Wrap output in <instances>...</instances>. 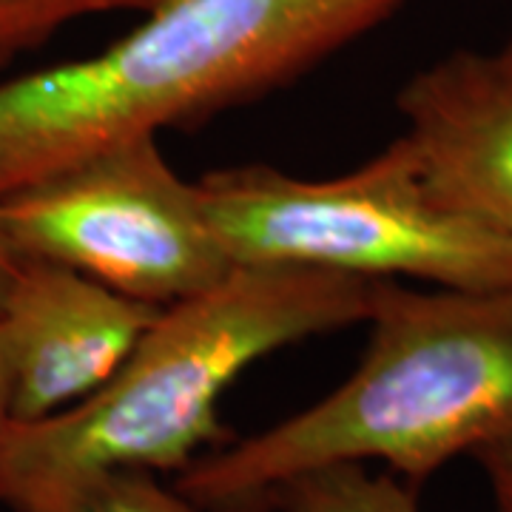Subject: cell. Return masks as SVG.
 <instances>
[{
    "label": "cell",
    "mask_w": 512,
    "mask_h": 512,
    "mask_svg": "<svg viewBox=\"0 0 512 512\" xmlns=\"http://www.w3.org/2000/svg\"><path fill=\"white\" fill-rule=\"evenodd\" d=\"M18 265H20L18 254L9 248V242H6L3 231H0V302H3V296H6V291H9L12 279H15V274H18Z\"/></svg>",
    "instance_id": "obj_13"
},
{
    "label": "cell",
    "mask_w": 512,
    "mask_h": 512,
    "mask_svg": "<svg viewBox=\"0 0 512 512\" xmlns=\"http://www.w3.org/2000/svg\"><path fill=\"white\" fill-rule=\"evenodd\" d=\"M404 0H163L92 57L0 83V200L100 148L291 83Z\"/></svg>",
    "instance_id": "obj_2"
},
{
    "label": "cell",
    "mask_w": 512,
    "mask_h": 512,
    "mask_svg": "<svg viewBox=\"0 0 512 512\" xmlns=\"http://www.w3.org/2000/svg\"><path fill=\"white\" fill-rule=\"evenodd\" d=\"M160 305L52 259H20L0 302L15 419L35 421L92 396L126 362Z\"/></svg>",
    "instance_id": "obj_6"
},
{
    "label": "cell",
    "mask_w": 512,
    "mask_h": 512,
    "mask_svg": "<svg viewBox=\"0 0 512 512\" xmlns=\"http://www.w3.org/2000/svg\"><path fill=\"white\" fill-rule=\"evenodd\" d=\"M379 279L237 265L220 285L165 305L92 396L46 419L15 421L0 456V504L92 470L180 473L225 447V390L276 350L370 316Z\"/></svg>",
    "instance_id": "obj_3"
},
{
    "label": "cell",
    "mask_w": 512,
    "mask_h": 512,
    "mask_svg": "<svg viewBox=\"0 0 512 512\" xmlns=\"http://www.w3.org/2000/svg\"><path fill=\"white\" fill-rule=\"evenodd\" d=\"M15 421H18L15 419V379H12V365H9L6 345L0 336V456H3V447Z\"/></svg>",
    "instance_id": "obj_12"
},
{
    "label": "cell",
    "mask_w": 512,
    "mask_h": 512,
    "mask_svg": "<svg viewBox=\"0 0 512 512\" xmlns=\"http://www.w3.org/2000/svg\"><path fill=\"white\" fill-rule=\"evenodd\" d=\"M15 512H200L148 470H92L40 484L6 501Z\"/></svg>",
    "instance_id": "obj_9"
},
{
    "label": "cell",
    "mask_w": 512,
    "mask_h": 512,
    "mask_svg": "<svg viewBox=\"0 0 512 512\" xmlns=\"http://www.w3.org/2000/svg\"><path fill=\"white\" fill-rule=\"evenodd\" d=\"M256 512H421L419 495L396 473L336 461L282 481Z\"/></svg>",
    "instance_id": "obj_8"
},
{
    "label": "cell",
    "mask_w": 512,
    "mask_h": 512,
    "mask_svg": "<svg viewBox=\"0 0 512 512\" xmlns=\"http://www.w3.org/2000/svg\"><path fill=\"white\" fill-rule=\"evenodd\" d=\"M404 140L447 200L512 234V52H453L402 92Z\"/></svg>",
    "instance_id": "obj_7"
},
{
    "label": "cell",
    "mask_w": 512,
    "mask_h": 512,
    "mask_svg": "<svg viewBox=\"0 0 512 512\" xmlns=\"http://www.w3.org/2000/svg\"><path fill=\"white\" fill-rule=\"evenodd\" d=\"M202 208L234 265H296L439 288L512 282V234L447 200L399 134L330 180L268 165L211 171Z\"/></svg>",
    "instance_id": "obj_4"
},
{
    "label": "cell",
    "mask_w": 512,
    "mask_h": 512,
    "mask_svg": "<svg viewBox=\"0 0 512 512\" xmlns=\"http://www.w3.org/2000/svg\"><path fill=\"white\" fill-rule=\"evenodd\" d=\"M507 46H510V52H512V40H510V43H507Z\"/></svg>",
    "instance_id": "obj_14"
},
{
    "label": "cell",
    "mask_w": 512,
    "mask_h": 512,
    "mask_svg": "<svg viewBox=\"0 0 512 512\" xmlns=\"http://www.w3.org/2000/svg\"><path fill=\"white\" fill-rule=\"evenodd\" d=\"M0 231L18 259H52L151 305L220 285L237 265L185 183L137 134L0 200Z\"/></svg>",
    "instance_id": "obj_5"
},
{
    "label": "cell",
    "mask_w": 512,
    "mask_h": 512,
    "mask_svg": "<svg viewBox=\"0 0 512 512\" xmlns=\"http://www.w3.org/2000/svg\"><path fill=\"white\" fill-rule=\"evenodd\" d=\"M484 470L493 498V512H512V439L487 444L473 453Z\"/></svg>",
    "instance_id": "obj_11"
},
{
    "label": "cell",
    "mask_w": 512,
    "mask_h": 512,
    "mask_svg": "<svg viewBox=\"0 0 512 512\" xmlns=\"http://www.w3.org/2000/svg\"><path fill=\"white\" fill-rule=\"evenodd\" d=\"M157 3L163 0H0V69L77 20L114 12L146 15Z\"/></svg>",
    "instance_id": "obj_10"
},
{
    "label": "cell",
    "mask_w": 512,
    "mask_h": 512,
    "mask_svg": "<svg viewBox=\"0 0 512 512\" xmlns=\"http://www.w3.org/2000/svg\"><path fill=\"white\" fill-rule=\"evenodd\" d=\"M362 362L274 427L194 458L174 490L200 512H256L282 481L336 461H382L419 484L512 439V282L416 291L379 279Z\"/></svg>",
    "instance_id": "obj_1"
}]
</instances>
